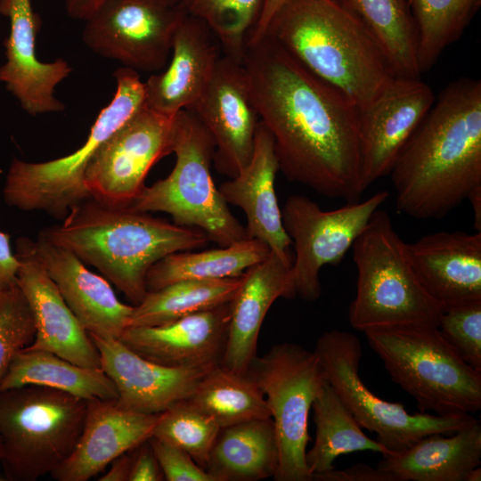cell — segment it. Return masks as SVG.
Wrapping results in <instances>:
<instances>
[{
    "mask_svg": "<svg viewBox=\"0 0 481 481\" xmlns=\"http://www.w3.org/2000/svg\"><path fill=\"white\" fill-rule=\"evenodd\" d=\"M86 401L40 386L0 391L1 464L6 479L35 481L71 454L81 435Z\"/></svg>",
    "mask_w": 481,
    "mask_h": 481,
    "instance_id": "8",
    "label": "cell"
},
{
    "mask_svg": "<svg viewBox=\"0 0 481 481\" xmlns=\"http://www.w3.org/2000/svg\"><path fill=\"white\" fill-rule=\"evenodd\" d=\"M342 1L375 36L396 77H420L417 30L407 0Z\"/></svg>",
    "mask_w": 481,
    "mask_h": 481,
    "instance_id": "34",
    "label": "cell"
},
{
    "mask_svg": "<svg viewBox=\"0 0 481 481\" xmlns=\"http://www.w3.org/2000/svg\"><path fill=\"white\" fill-rule=\"evenodd\" d=\"M221 51L209 28L187 15L175 33L167 69L144 82L146 106L167 116L190 110L208 86Z\"/></svg>",
    "mask_w": 481,
    "mask_h": 481,
    "instance_id": "25",
    "label": "cell"
},
{
    "mask_svg": "<svg viewBox=\"0 0 481 481\" xmlns=\"http://www.w3.org/2000/svg\"><path fill=\"white\" fill-rule=\"evenodd\" d=\"M280 171L271 134L260 121L251 159L235 177L218 188L227 204L245 214L249 239L265 243L283 262H293L292 242L281 220L274 182Z\"/></svg>",
    "mask_w": 481,
    "mask_h": 481,
    "instance_id": "22",
    "label": "cell"
},
{
    "mask_svg": "<svg viewBox=\"0 0 481 481\" xmlns=\"http://www.w3.org/2000/svg\"><path fill=\"white\" fill-rule=\"evenodd\" d=\"M241 276L183 280L148 291L144 298L134 306L128 327L159 326L229 303L241 284Z\"/></svg>",
    "mask_w": 481,
    "mask_h": 481,
    "instance_id": "32",
    "label": "cell"
},
{
    "mask_svg": "<svg viewBox=\"0 0 481 481\" xmlns=\"http://www.w3.org/2000/svg\"><path fill=\"white\" fill-rule=\"evenodd\" d=\"M279 448L271 418L220 429L205 469L216 481H257L273 477Z\"/></svg>",
    "mask_w": 481,
    "mask_h": 481,
    "instance_id": "28",
    "label": "cell"
},
{
    "mask_svg": "<svg viewBox=\"0 0 481 481\" xmlns=\"http://www.w3.org/2000/svg\"><path fill=\"white\" fill-rule=\"evenodd\" d=\"M29 385L60 390L86 401L118 399L115 384L102 369L80 366L42 350L19 352L0 391Z\"/></svg>",
    "mask_w": 481,
    "mask_h": 481,
    "instance_id": "29",
    "label": "cell"
},
{
    "mask_svg": "<svg viewBox=\"0 0 481 481\" xmlns=\"http://www.w3.org/2000/svg\"><path fill=\"white\" fill-rule=\"evenodd\" d=\"M89 336L100 354L102 370L117 387V403L135 412L159 414L187 400L212 368L161 365L142 357L119 339Z\"/></svg>",
    "mask_w": 481,
    "mask_h": 481,
    "instance_id": "19",
    "label": "cell"
},
{
    "mask_svg": "<svg viewBox=\"0 0 481 481\" xmlns=\"http://www.w3.org/2000/svg\"><path fill=\"white\" fill-rule=\"evenodd\" d=\"M313 480L319 481H396L389 473L372 468L365 463H355L344 469H332L329 471L315 474Z\"/></svg>",
    "mask_w": 481,
    "mask_h": 481,
    "instance_id": "42",
    "label": "cell"
},
{
    "mask_svg": "<svg viewBox=\"0 0 481 481\" xmlns=\"http://www.w3.org/2000/svg\"><path fill=\"white\" fill-rule=\"evenodd\" d=\"M38 237L97 268L135 306L148 293L145 277L152 265L167 255L200 249L210 241L198 228L93 198L73 207L61 224L45 228Z\"/></svg>",
    "mask_w": 481,
    "mask_h": 481,
    "instance_id": "3",
    "label": "cell"
},
{
    "mask_svg": "<svg viewBox=\"0 0 481 481\" xmlns=\"http://www.w3.org/2000/svg\"><path fill=\"white\" fill-rule=\"evenodd\" d=\"M172 172L151 186H144L129 206L141 212H165L174 224L198 228L209 240L225 247L248 238L247 231L231 213L211 175L215 143L191 111L175 115Z\"/></svg>",
    "mask_w": 481,
    "mask_h": 481,
    "instance_id": "7",
    "label": "cell"
},
{
    "mask_svg": "<svg viewBox=\"0 0 481 481\" xmlns=\"http://www.w3.org/2000/svg\"><path fill=\"white\" fill-rule=\"evenodd\" d=\"M312 409L316 433L314 445L306 453V461L313 476L334 469L335 460L344 454L360 451L387 454L379 443L363 433L328 380L315 397Z\"/></svg>",
    "mask_w": 481,
    "mask_h": 481,
    "instance_id": "31",
    "label": "cell"
},
{
    "mask_svg": "<svg viewBox=\"0 0 481 481\" xmlns=\"http://www.w3.org/2000/svg\"><path fill=\"white\" fill-rule=\"evenodd\" d=\"M231 301L159 326L127 327L119 340L142 357L175 368H210L221 363Z\"/></svg>",
    "mask_w": 481,
    "mask_h": 481,
    "instance_id": "20",
    "label": "cell"
},
{
    "mask_svg": "<svg viewBox=\"0 0 481 481\" xmlns=\"http://www.w3.org/2000/svg\"><path fill=\"white\" fill-rule=\"evenodd\" d=\"M150 444L167 481H216L182 448L151 436Z\"/></svg>",
    "mask_w": 481,
    "mask_h": 481,
    "instance_id": "40",
    "label": "cell"
},
{
    "mask_svg": "<svg viewBox=\"0 0 481 481\" xmlns=\"http://www.w3.org/2000/svg\"><path fill=\"white\" fill-rule=\"evenodd\" d=\"M189 111L214 140L216 170L235 177L251 159L260 123L241 61L221 55L208 86Z\"/></svg>",
    "mask_w": 481,
    "mask_h": 481,
    "instance_id": "15",
    "label": "cell"
},
{
    "mask_svg": "<svg viewBox=\"0 0 481 481\" xmlns=\"http://www.w3.org/2000/svg\"><path fill=\"white\" fill-rule=\"evenodd\" d=\"M481 464L479 420L452 434L425 436L400 452L382 456L377 468L396 481H464Z\"/></svg>",
    "mask_w": 481,
    "mask_h": 481,
    "instance_id": "27",
    "label": "cell"
},
{
    "mask_svg": "<svg viewBox=\"0 0 481 481\" xmlns=\"http://www.w3.org/2000/svg\"><path fill=\"white\" fill-rule=\"evenodd\" d=\"M241 63L284 176L327 198L358 201V107L268 36L246 44Z\"/></svg>",
    "mask_w": 481,
    "mask_h": 481,
    "instance_id": "1",
    "label": "cell"
},
{
    "mask_svg": "<svg viewBox=\"0 0 481 481\" xmlns=\"http://www.w3.org/2000/svg\"><path fill=\"white\" fill-rule=\"evenodd\" d=\"M2 456H3V445H2V441L0 438V463H1Z\"/></svg>",
    "mask_w": 481,
    "mask_h": 481,
    "instance_id": "49",
    "label": "cell"
},
{
    "mask_svg": "<svg viewBox=\"0 0 481 481\" xmlns=\"http://www.w3.org/2000/svg\"><path fill=\"white\" fill-rule=\"evenodd\" d=\"M467 200H469L474 212V228L481 232V186L475 188Z\"/></svg>",
    "mask_w": 481,
    "mask_h": 481,
    "instance_id": "47",
    "label": "cell"
},
{
    "mask_svg": "<svg viewBox=\"0 0 481 481\" xmlns=\"http://www.w3.org/2000/svg\"><path fill=\"white\" fill-rule=\"evenodd\" d=\"M35 336L33 314L16 279L0 291V385L16 355L29 346Z\"/></svg>",
    "mask_w": 481,
    "mask_h": 481,
    "instance_id": "38",
    "label": "cell"
},
{
    "mask_svg": "<svg viewBox=\"0 0 481 481\" xmlns=\"http://www.w3.org/2000/svg\"><path fill=\"white\" fill-rule=\"evenodd\" d=\"M110 464V469L98 479L99 481H128L132 465V450L121 454Z\"/></svg>",
    "mask_w": 481,
    "mask_h": 481,
    "instance_id": "46",
    "label": "cell"
},
{
    "mask_svg": "<svg viewBox=\"0 0 481 481\" xmlns=\"http://www.w3.org/2000/svg\"><path fill=\"white\" fill-rule=\"evenodd\" d=\"M417 30L420 74L429 70L444 51L464 33L481 0H407Z\"/></svg>",
    "mask_w": 481,
    "mask_h": 481,
    "instance_id": "35",
    "label": "cell"
},
{
    "mask_svg": "<svg viewBox=\"0 0 481 481\" xmlns=\"http://www.w3.org/2000/svg\"><path fill=\"white\" fill-rule=\"evenodd\" d=\"M18 267V260L12 252L10 236L0 231V291L16 281Z\"/></svg>",
    "mask_w": 481,
    "mask_h": 481,
    "instance_id": "43",
    "label": "cell"
},
{
    "mask_svg": "<svg viewBox=\"0 0 481 481\" xmlns=\"http://www.w3.org/2000/svg\"><path fill=\"white\" fill-rule=\"evenodd\" d=\"M220 429L212 418L183 401L159 414L151 436L182 448L205 469Z\"/></svg>",
    "mask_w": 481,
    "mask_h": 481,
    "instance_id": "37",
    "label": "cell"
},
{
    "mask_svg": "<svg viewBox=\"0 0 481 481\" xmlns=\"http://www.w3.org/2000/svg\"><path fill=\"white\" fill-rule=\"evenodd\" d=\"M481 480V468L480 466L473 468L465 476L464 481H480Z\"/></svg>",
    "mask_w": 481,
    "mask_h": 481,
    "instance_id": "48",
    "label": "cell"
},
{
    "mask_svg": "<svg viewBox=\"0 0 481 481\" xmlns=\"http://www.w3.org/2000/svg\"><path fill=\"white\" fill-rule=\"evenodd\" d=\"M37 257L82 327L92 335L119 339L134 306L122 303L104 278L72 252L38 237Z\"/></svg>",
    "mask_w": 481,
    "mask_h": 481,
    "instance_id": "24",
    "label": "cell"
},
{
    "mask_svg": "<svg viewBox=\"0 0 481 481\" xmlns=\"http://www.w3.org/2000/svg\"><path fill=\"white\" fill-rule=\"evenodd\" d=\"M257 239H246L225 247L199 252L179 251L161 258L148 270L147 291L183 280H221L240 277L270 253Z\"/></svg>",
    "mask_w": 481,
    "mask_h": 481,
    "instance_id": "30",
    "label": "cell"
},
{
    "mask_svg": "<svg viewBox=\"0 0 481 481\" xmlns=\"http://www.w3.org/2000/svg\"><path fill=\"white\" fill-rule=\"evenodd\" d=\"M388 175L397 210L441 219L481 186V81L449 83L407 141Z\"/></svg>",
    "mask_w": 481,
    "mask_h": 481,
    "instance_id": "2",
    "label": "cell"
},
{
    "mask_svg": "<svg viewBox=\"0 0 481 481\" xmlns=\"http://www.w3.org/2000/svg\"><path fill=\"white\" fill-rule=\"evenodd\" d=\"M212 418L220 428L271 418L265 399L246 375L221 364L210 368L185 400Z\"/></svg>",
    "mask_w": 481,
    "mask_h": 481,
    "instance_id": "33",
    "label": "cell"
},
{
    "mask_svg": "<svg viewBox=\"0 0 481 481\" xmlns=\"http://www.w3.org/2000/svg\"><path fill=\"white\" fill-rule=\"evenodd\" d=\"M113 76L114 96L99 113L80 148L45 162L12 160L3 192L7 205L64 218L73 207L91 198L84 183L88 163L102 143L146 105L144 82L136 70L122 67Z\"/></svg>",
    "mask_w": 481,
    "mask_h": 481,
    "instance_id": "9",
    "label": "cell"
},
{
    "mask_svg": "<svg viewBox=\"0 0 481 481\" xmlns=\"http://www.w3.org/2000/svg\"><path fill=\"white\" fill-rule=\"evenodd\" d=\"M162 480H165L162 469L148 439L132 450L128 481Z\"/></svg>",
    "mask_w": 481,
    "mask_h": 481,
    "instance_id": "41",
    "label": "cell"
},
{
    "mask_svg": "<svg viewBox=\"0 0 481 481\" xmlns=\"http://www.w3.org/2000/svg\"><path fill=\"white\" fill-rule=\"evenodd\" d=\"M185 12L205 23L224 54L241 61L249 35L257 24L265 0H177Z\"/></svg>",
    "mask_w": 481,
    "mask_h": 481,
    "instance_id": "36",
    "label": "cell"
},
{
    "mask_svg": "<svg viewBox=\"0 0 481 481\" xmlns=\"http://www.w3.org/2000/svg\"><path fill=\"white\" fill-rule=\"evenodd\" d=\"M187 15L177 0H107L85 21L82 37L93 52L124 67L158 71Z\"/></svg>",
    "mask_w": 481,
    "mask_h": 481,
    "instance_id": "13",
    "label": "cell"
},
{
    "mask_svg": "<svg viewBox=\"0 0 481 481\" xmlns=\"http://www.w3.org/2000/svg\"><path fill=\"white\" fill-rule=\"evenodd\" d=\"M0 13L10 20L4 41L6 61L0 66V82L30 115L59 112L65 105L55 97L56 86L72 68L63 59L42 62L36 55L41 18L30 0H0Z\"/></svg>",
    "mask_w": 481,
    "mask_h": 481,
    "instance_id": "18",
    "label": "cell"
},
{
    "mask_svg": "<svg viewBox=\"0 0 481 481\" xmlns=\"http://www.w3.org/2000/svg\"><path fill=\"white\" fill-rule=\"evenodd\" d=\"M264 36L341 91L359 110L396 77L375 36L342 0H286Z\"/></svg>",
    "mask_w": 481,
    "mask_h": 481,
    "instance_id": "4",
    "label": "cell"
},
{
    "mask_svg": "<svg viewBox=\"0 0 481 481\" xmlns=\"http://www.w3.org/2000/svg\"><path fill=\"white\" fill-rule=\"evenodd\" d=\"M436 96L420 77H396L371 104L359 110L361 188L388 175L404 146Z\"/></svg>",
    "mask_w": 481,
    "mask_h": 481,
    "instance_id": "16",
    "label": "cell"
},
{
    "mask_svg": "<svg viewBox=\"0 0 481 481\" xmlns=\"http://www.w3.org/2000/svg\"><path fill=\"white\" fill-rule=\"evenodd\" d=\"M314 351L330 385L360 426L377 435L387 455L404 451L429 434H452L477 420L473 414H412L403 404L377 396L359 375L362 346L353 333L327 331L319 337Z\"/></svg>",
    "mask_w": 481,
    "mask_h": 481,
    "instance_id": "11",
    "label": "cell"
},
{
    "mask_svg": "<svg viewBox=\"0 0 481 481\" xmlns=\"http://www.w3.org/2000/svg\"><path fill=\"white\" fill-rule=\"evenodd\" d=\"M391 379L420 412L473 414L481 409V371L469 366L437 326L405 324L364 332Z\"/></svg>",
    "mask_w": 481,
    "mask_h": 481,
    "instance_id": "6",
    "label": "cell"
},
{
    "mask_svg": "<svg viewBox=\"0 0 481 481\" xmlns=\"http://www.w3.org/2000/svg\"><path fill=\"white\" fill-rule=\"evenodd\" d=\"M352 249L357 281L348 321L355 330L437 326L442 309L422 286L412 265L407 243L386 211L379 208L373 213Z\"/></svg>",
    "mask_w": 481,
    "mask_h": 481,
    "instance_id": "5",
    "label": "cell"
},
{
    "mask_svg": "<svg viewBox=\"0 0 481 481\" xmlns=\"http://www.w3.org/2000/svg\"><path fill=\"white\" fill-rule=\"evenodd\" d=\"M291 265L273 252L249 268L231 301L227 338L221 365L245 374L257 355V339L266 314L279 298L292 299Z\"/></svg>",
    "mask_w": 481,
    "mask_h": 481,
    "instance_id": "26",
    "label": "cell"
},
{
    "mask_svg": "<svg viewBox=\"0 0 481 481\" xmlns=\"http://www.w3.org/2000/svg\"><path fill=\"white\" fill-rule=\"evenodd\" d=\"M412 265L442 311L481 301V232L440 231L407 243Z\"/></svg>",
    "mask_w": 481,
    "mask_h": 481,
    "instance_id": "21",
    "label": "cell"
},
{
    "mask_svg": "<svg viewBox=\"0 0 481 481\" xmlns=\"http://www.w3.org/2000/svg\"><path fill=\"white\" fill-rule=\"evenodd\" d=\"M388 197L387 191H379L363 201L347 202L332 210L322 209L306 196L287 199L281 211L293 247L290 273L296 297L310 302L321 297L322 268L337 265L344 258L373 213Z\"/></svg>",
    "mask_w": 481,
    "mask_h": 481,
    "instance_id": "12",
    "label": "cell"
},
{
    "mask_svg": "<svg viewBox=\"0 0 481 481\" xmlns=\"http://www.w3.org/2000/svg\"><path fill=\"white\" fill-rule=\"evenodd\" d=\"M437 328L460 356L481 371V301L442 311Z\"/></svg>",
    "mask_w": 481,
    "mask_h": 481,
    "instance_id": "39",
    "label": "cell"
},
{
    "mask_svg": "<svg viewBox=\"0 0 481 481\" xmlns=\"http://www.w3.org/2000/svg\"><path fill=\"white\" fill-rule=\"evenodd\" d=\"M159 414L129 411L116 400L86 401L79 439L69 458L50 476L58 481L89 480L151 437Z\"/></svg>",
    "mask_w": 481,
    "mask_h": 481,
    "instance_id": "23",
    "label": "cell"
},
{
    "mask_svg": "<svg viewBox=\"0 0 481 481\" xmlns=\"http://www.w3.org/2000/svg\"><path fill=\"white\" fill-rule=\"evenodd\" d=\"M265 396L279 448L275 481H311L306 461L308 417L327 379L314 353L300 345H273L245 373Z\"/></svg>",
    "mask_w": 481,
    "mask_h": 481,
    "instance_id": "10",
    "label": "cell"
},
{
    "mask_svg": "<svg viewBox=\"0 0 481 481\" xmlns=\"http://www.w3.org/2000/svg\"><path fill=\"white\" fill-rule=\"evenodd\" d=\"M286 0H265V4L257 24L248 37L247 43L260 39L279 8Z\"/></svg>",
    "mask_w": 481,
    "mask_h": 481,
    "instance_id": "44",
    "label": "cell"
},
{
    "mask_svg": "<svg viewBox=\"0 0 481 481\" xmlns=\"http://www.w3.org/2000/svg\"><path fill=\"white\" fill-rule=\"evenodd\" d=\"M17 282L33 314L34 341L26 348L53 353L75 364L102 369L98 349L37 256L35 241L16 240Z\"/></svg>",
    "mask_w": 481,
    "mask_h": 481,
    "instance_id": "17",
    "label": "cell"
},
{
    "mask_svg": "<svg viewBox=\"0 0 481 481\" xmlns=\"http://www.w3.org/2000/svg\"><path fill=\"white\" fill-rule=\"evenodd\" d=\"M175 115H164L145 105L117 129L86 168L84 183L90 197L129 207L145 186L151 167L173 153Z\"/></svg>",
    "mask_w": 481,
    "mask_h": 481,
    "instance_id": "14",
    "label": "cell"
},
{
    "mask_svg": "<svg viewBox=\"0 0 481 481\" xmlns=\"http://www.w3.org/2000/svg\"><path fill=\"white\" fill-rule=\"evenodd\" d=\"M67 13L70 18L86 21L107 0H64Z\"/></svg>",
    "mask_w": 481,
    "mask_h": 481,
    "instance_id": "45",
    "label": "cell"
}]
</instances>
